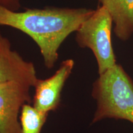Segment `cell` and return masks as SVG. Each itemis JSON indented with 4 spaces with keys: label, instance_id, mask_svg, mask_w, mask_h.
I'll list each match as a JSON object with an SVG mask.
<instances>
[{
    "label": "cell",
    "instance_id": "cell-5",
    "mask_svg": "<svg viewBox=\"0 0 133 133\" xmlns=\"http://www.w3.org/2000/svg\"><path fill=\"white\" fill-rule=\"evenodd\" d=\"M74 65V60L66 59L53 75L44 79H38L34 86L35 95L31 103L37 110L49 114L59 107L62 89Z\"/></svg>",
    "mask_w": 133,
    "mask_h": 133
},
{
    "label": "cell",
    "instance_id": "cell-2",
    "mask_svg": "<svg viewBox=\"0 0 133 133\" xmlns=\"http://www.w3.org/2000/svg\"><path fill=\"white\" fill-rule=\"evenodd\" d=\"M91 95L97 105L92 124L105 119H124L133 124V80L121 65L99 75Z\"/></svg>",
    "mask_w": 133,
    "mask_h": 133
},
{
    "label": "cell",
    "instance_id": "cell-3",
    "mask_svg": "<svg viewBox=\"0 0 133 133\" xmlns=\"http://www.w3.org/2000/svg\"><path fill=\"white\" fill-rule=\"evenodd\" d=\"M113 25L107 9L101 6L94 10L75 32L78 45L91 49L95 56L99 75L116 64L111 39Z\"/></svg>",
    "mask_w": 133,
    "mask_h": 133
},
{
    "label": "cell",
    "instance_id": "cell-7",
    "mask_svg": "<svg viewBox=\"0 0 133 133\" xmlns=\"http://www.w3.org/2000/svg\"><path fill=\"white\" fill-rule=\"evenodd\" d=\"M107 9L114 25V31L121 41H127L133 35V0H99Z\"/></svg>",
    "mask_w": 133,
    "mask_h": 133
},
{
    "label": "cell",
    "instance_id": "cell-9",
    "mask_svg": "<svg viewBox=\"0 0 133 133\" xmlns=\"http://www.w3.org/2000/svg\"><path fill=\"white\" fill-rule=\"evenodd\" d=\"M0 6L13 11H19L21 7V0H0Z\"/></svg>",
    "mask_w": 133,
    "mask_h": 133
},
{
    "label": "cell",
    "instance_id": "cell-1",
    "mask_svg": "<svg viewBox=\"0 0 133 133\" xmlns=\"http://www.w3.org/2000/svg\"><path fill=\"white\" fill-rule=\"evenodd\" d=\"M94 10L88 8L46 7L13 11L0 6V25L25 33L39 47L46 68L51 69L59 49L70 35L76 32Z\"/></svg>",
    "mask_w": 133,
    "mask_h": 133
},
{
    "label": "cell",
    "instance_id": "cell-8",
    "mask_svg": "<svg viewBox=\"0 0 133 133\" xmlns=\"http://www.w3.org/2000/svg\"><path fill=\"white\" fill-rule=\"evenodd\" d=\"M48 116V114L39 112L31 104H25L20 116L22 133H41Z\"/></svg>",
    "mask_w": 133,
    "mask_h": 133
},
{
    "label": "cell",
    "instance_id": "cell-4",
    "mask_svg": "<svg viewBox=\"0 0 133 133\" xmlns=\"http://www.w3.org/2000/svg\"><path fill=\"white\" fill-rule=\"evenodd\" d=\"M30 88L14 81L0 83V133H22L20 116L23 106L32 103Z\"/></svg>",
    "mask_w": 133,
    "mask_h": 133
},
{
    "label": "cell",
    "instance_id": "cell-6",
    "mask_svg": "<svg viewBox=\"0 0 133 133\" xmlns=\"http://www.w3.org/2000/svg\"><path fill=\"white\" fill-rule=\"evenodd\" d=\"M38 79L33 63L12 50L9 39L0 31V83L14 81L32 88Z\"/></svg>",
    "mask_w": 133,
    "mask_h": 133
}]
</instances>
